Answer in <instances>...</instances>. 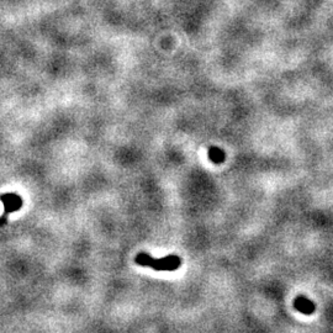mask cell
Instances as JSON below:
<instances>
[{
  "label": "cell",
  "instance_id": "1",
  "mask_svg": "<svg viewBox=\"0 0 333 333\" xmlns=\"http://www.w3.org/2000/svg\"><path fill=\"white\" fill-rule=\"evenodd\" d=\"M136 264L141 267H150V268L158 270V272H174L181 266V259L175 254L167 255V257L156 259L151 257L146 252H141L136 255L135 258Z\"/></svg>",
  "mask_w": 333,
  "mask_h": 333
},
{
  "label": "cell",
  "instance_id": "2",
  "mask_svg": "<svg viewBox=\"0 0 333 333\" xmlns=\"http://www.w3.org/2000/svg\"><path fill=\"white\" fill-rule=\"evenodd\" d=\"M294 307L299 312L304 315H312L316 310L314 301L309 300L305 296H298L294 300Z\"/></svg>",
  "mask_w": 333,
  "mask_h": 333
},
{
  "label": "cell",
  "instance_id": "3",
  "mask_svg": "<svg viewBox=\"0 0 333 333\" xmlns=\"http://www.w3.org/2000/svg\"><path fill=\"white\" fill-rule=\"evenodd\" d=\"M209 159L215 164H221L224 163L225 159H226V155H225L224 151L218 147H211L209 150Z\"/></svg>",
  "mask_w": 333,
  "mask_h": 333
}]
</instances>
